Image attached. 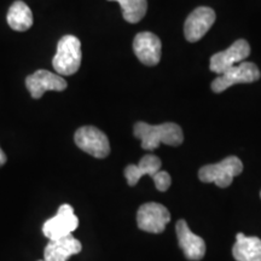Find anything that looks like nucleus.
I'll use <instances>...</instances> for the list:
<instances>
[{
    "instance_id": "nucleus-19",
    "label": "nucleus",
    "mask_w": 261,
    "mask_h": 261,
    "mask_svg": "<svg viewBox=\"0 0 261 261\" xmlns=\"http://www.w3.org/2000/svg\"><path fill=\"white\" fill-rule=\"evenodd\" d=\"M38 261H45V260H38Z\"/></svg>"
},
{
    "instance_id": "nucleus-12",
    "label": "nucleus",
    "mask_w": 261,
    "mask_h": 261,
    "mask_svg": "<svg viewBox=\"0 0 261 261\" xmlns=\"http://www.w3.org/2000/svg\"><path fill=\"white\" fill-rule=\"evenodd\" d=\"M133 51L143 64L152 67L159 64L161 60V40L154 33L142 32L137 34L133 40Z\"/></svg>"
},
{
    "instance_id": "nucleus-2",
    "label": "nucleus",
    "mask_w": 261,
    "mask_h": 261,
    "mask_svg": "<svg viewBox=\"0 0 261 261\" xmlns=\"http://www.w3.org/2000/svg\"><path fill=\"white\" fill-rule=\"evenodd\" d=\"M161 160L155 155H145L140 159L138 165H129L125 168V178L129 187L138 184L139 179L144 175H149L154 179L155 187L159 191H167L171 187V175L168 172L161 171Z\"/></svg>"
},
{
    "instance_id": "nucleus-17",
    "label": "nucleus",
    "mask_w": 261,
    "mask_h": 261,
    "mask_svg": "<svg viewBox=\"0 0 261 261\" xmlns=\"http://www.w3.org/2000/svg\"><path fill=\"white\" fill-rule=\"evenodd\" d=\"M117 2L121 6L123 18L129 23H138L142 18H144L148 10L146 0H109Z\"/></svg>"
},
{
    "instance_id": "nucleus-6",
    "label": "nucleus",
    "mask_w": 261,
    "mask_h": 261,
    "mask_svg": "<svg viewBox=\"0 0 261 261\" xmlns=\"http://www.w3.org/2000/svg\"><path fill=\"white\" fill-rule=\"evenodd\" d=\"M75 144L96 159H106L110 154V144L107 135L93 126L80 127L74 135Z\"/></svg>"
},
{
    "instance_id": "nucleus-15",
    "label": "nucleus",
    "mask_w": 261,
    "mask_h": 261,
    "mask_svg": "<svg viewBox=\"0 0 261 261\" xmlns=\"http://www.w3.org/2000/svg\"><path fill=\"white\" fill-rule=\"evenodd\" d=\"M232 255L237 261H261V240L237 233Z\"/></svg>"
},
{
    "instance_id": "nucleus-4",
    "label": "nucleus",
    "mask_w": 261,
    "mask_h": 261,
    "mask_svg": "<svg viewBox=\"0 0 261 261\" xmlns=\"http://www.w3.org/2000/svg\"><path fill=\"white\" fill-rule=\"evenodd\" d=\"M243 171V163L237 156H228L214 165L203 166L198 172V178L203 182H214L219 188H227L232 184L234 177Z\"/></svg>"
},
{
    "instance_id": "nucleus-13",
    "label": "nucleus",
    "mask_w": 261,
    "mask_h": 261,
    "mask_svg": "<svg viewBox=\"0 0 261 261\" xmlns=\"http://www.w3.org/2000/svg\"><path fill=\"white\" fill-rule=\"evenodd\" d=\"M179 247L181 248L185 257L190 261H198L203 259L205 255V243L204 240L197 234H195L189 228L185 220H178L175 225Z\"/></svg>"
},
{
    "instance_id": "nucleus-11",
    "label": "nucleus",
    "mask_w": 261,
    "mask_h": 261,
    "mask_svg": "<svg viewBox=\"0 0 261 261\" xmlns=\"http://www.w3.org/2000/svg\"><path fill=\"white\" fill-rule=\"evenodd\" d=\"M215 22V12L207 6L195 9L188 16L184 24V34L188 41L196 42L204 37Z\"/></svg>"
},
{
    "instance_id": "nucleus-20",
    "label": "nucleus",
    "mask_w": 261,
    "mask_h": 261,
    "mask_svg": "<svg viewBox=\"0 0 261 261\" xmlns=\"http://www.w3.org/2000/svg\"><path fill=\"white\" fill-rule=\"evenodd\" d=\"M260 197H261V191H260Z\"/></svg>"
},
{
    "instance_id": "nucleus-16",
    "label": "nucleus",
    "mask_w": 261,
    "mask_h": 261,
    "mask_svg": "<svg viewBox=\"0 0 261 261\" xmlns=\"http://www.w3.org/2000/svg\"><path fill=\"white\" fill-rule=\"evenodd\" d=\"M8 23L14 31H28L33 24V14L25 3L17 0L10 6L8 12Z\"/></svg>"
},
{
    "instance_id": "nucleus-9",
    "label": "nucleus",
    "mask_w": 261,
    "mask_h": 261,
    "mask_svg": "<svg viewBox=\"0 0 261 261\" xmlns=\"http://www.w3.org/2000/svg\"><path fill=\"white\" fill-rule=\"evenodd\" d=\"M250 55V46L247 40L240 39L234 41L227 50L218 52L211 57V70L213 73L220 75L224 71H226L232 68L233 65L242 63L246 58Z\"/></svg>"
},
{
    "instance_id": "nucleus-18",
    "label": "nucleus",
    "mask_w": 261,
    "mask_h": 261,
    "mask_svg": "<svg viewBox=\"0 0 261 261\" xmlns=\"http://www.w3.org/2000/svg\"><path fill=\"white\" fill-rule=\"evenodd\" d=\"M6 161H8V158H6L5 152L3 151L2 148H0V167H2V166H4Z\"/></svg>"
},
{
    "instance_id": "nucleus-7",
    "label": "nucleus",
    "mask_w": 261,
    "mask_h": 261,
    "mask_svg": "<svg viewBox=\"0 0 261 261\" xmlns=\"http://www.w3.org/2000/svg\"><path fill=\"white\" fill-rule=\"evenodd\" d=\"M171 220V213L165 205L148 202L140 205L137 213V224L140 230L150 233H161Z\"/></svg>"
},
{
    "instance_id": "nucleus-5",
    "label": "nucleus",
    "mask_w": 261,
    "mask_h": 261,
    "mask_svg": "<svg viewBox=\"0 0 261 261\" xmlns=\"http://www.w3.org/2000/svg\"><path fill=\"white\" fill-rule=\"evenodd\" d=\"M261 77V73L255 63L252 62H242L233 65L232 68L224 71L212 83V91L215 93H221L228 87L237 84L255 83Z\"/></svg>"
},
{
    "instance_id": "nucleus-1",
    "label": "nucleus",
    "mask_w": 261,
    "mask_h": 261,
    "mask_svg": "<svg viewBox=\"0 0 261 261\" xmlns=\"http://www.w3.org/2000/svg\"><path fill=\"white\" fill-rule=\"evenodd\" d=\"M133 133L136 138L142 142V148L149 151L158 149L161 143L169 146H178L184 140L180 126L174 122L149 125L146 122L139 121L135 125Z\"/></svg>"
},
{
    "instance_id": "nucleus-8",
    "label": "nucleus",
    "mask_w": 261,
    "mask_h": 261,
    "mask_svg": "<svg viewBox=\"0 0 261 261\" xmlns=\"http://www.w3.org/2000/svg\"><path fill=\"white\" fill-rule=\"evenodd\" d=\"M77 226H79V219L75 215L73 207L65 203L58 208L57 214L54 218L45 221L42 225V232L48 240H56L71 234Z\"/></svg>"
},
{
    "instance_id": "nucleus-3",
    "label": "nucleus",
    "mask_w": 261,
    "mask_h": 261,
    "mask_svg": "<svg viewBox=\"0 0 261 261\" xmlns=\"http://www.w3.org/2000/svg\"><path fill=\"white\" fill-rule=\"evenodd\" d=\"M81 42L74 35H64L57 45V52L52 60V67L58 75H73L81 65Z\"/></svg>"
},
{
    "instance_id": "nucleus-14",
    "label": "nucleus",
    "mask_w": 261,
    "mask_h": 261,
    "mask_svg": "<svg viewBox=\"0 0 261 261\" xmlns=\"http://www.w3.org/2000/svg\"><path fill=\"white\" fill-rule=\"evenodd\" d=\"M83 249L80 241L73 234L50 240L44 250L45 261H67L71 255L79 254Z\"/></svg>"
},
{
    "instance_id": "nucleus-10",
    "label": "nucleus",
    "mask_w": 261,
    "mask_h": 261,
    "mask_svg": "<svg viewBox=\"0 0 261 261\" xmlns=\"http://www.w3.org/2000/svg\"><path fill=\"white\" fill-rule=\"evenodd\" d=\"M25 86L34 99H40L46 91H64L67 89V81L57 73H51L48 70L39 69L27 76Z\"/></svg>"
}]
</instances>
